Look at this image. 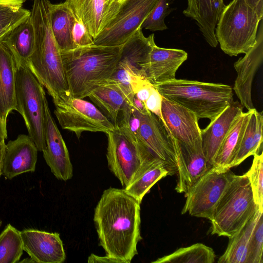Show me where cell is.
<instances>
[{"label":"cell","mask_w":263,"mask_h":263,"mask_svg":"<svg viewBox=\"0 0 263 263\" xmlns=\"http://www.w3.org/2000/svg\"><path fill=\"white\" fill-rule=\"evenodd\" d=\"M140 204L123 189L104 191L94 211L99 244L106 255L119 263H130L138 254Z\"/></svg>","instance_id":"1"},{"label":"cell","mask_w":263,"mask_h":263,"mask_svg":"<svg viewBox=\"0 0 263 263\" xmlns=\"http://www.w3.org/2000/svg\"><path fill=\"white\" fill-rule=\"evenodd\" d=\"M30 16L35 45L26 66L52 98L54 105L72 97L65 75L60 49L50 21L49 0H33Z\"/></svg>","instance_id":"2"},{"label":"cell","mask_w":263,"mask_h":263,"mask_svg":"<svg viewBox=\"0 0 263 263\" xmlns=\"http://www.w3.org/2000/svg\"><path fill=\"white\" fill-rule=\"evenodd\" d=\"M121 46L95 44L60 50L65 75L72 97L84 99L108 80L118 62Z\"/></svg>","instance_id":"3"},{"label":"cell","mask_w":263,"mask_h":263,"mask_svg":"<svg viewBox=\"0 0 263 263\" xmlns=\"http://www.w3.org/2000/svg\"><path fill=\"white\" fill-rule=\"evenodd\" d=\"M153 86L162 97L191 111L198 120L212 121L234 101L232 88L223 84L175 78Z\"/></svg>","instance_id":"4"},{"label":"cell","mask_w":263,"mask_h":263,"mask_svg":"<svg viewBox=\"0 0 263 263\" xmlns=\"http://www.w3.org/2000/svg\"><path fill=\"white\" fill-rule=\"evenodd\" d=\"M258 209L246 175L234 174L210 220L212 234L232 237Z\"/></svg>","instance_id":"5"},{"label":"cell","mask_w":263,"mask_h":263,"mask_svg":"<svg viewBox=\"0 0 263 263\" xmlns=\"http://www.w3.org/2000/svg\"><path fill=\"white\" fill-rule=\"evenodd\" d=\"M261 20L246 0H233L225 6L215 28L221 49L231 57L246 53L256 43Z\"/></svg>","instance_id":"6"},{"label":"cell","mask_w":263,"mask_h":263,"mask_svg":"<svg viewBox=\"0 0 263 263\" xmlns=\"http://www.w3.org/2000/svg\"><path fill=\"white\" fill-rule=\"evenodd\" d=\"M15 95L16 110L24 119L28 135L37 150L43 152L46 147L44 104L45 92L43 86L26 65L17 61Z\"/></svg>","instance_id":"7"},{"label":"cell","mask_w":263,"mask_h":263,"mask_svg":"<svg viewBox=\"0 0 263 263\" xmlns=\"http://www.w3.org/2000/svg\"><path fill=\"white\" fill-rule=\"evenodd\" d=\"M106 158L109 169L123 189L127 186L146 160L127 124L116 126L106 134Z\"/></svg>","instance_id":"8"},{"label":"cell","mask_w":263,"mask_h":263,"mask_svg":"<svg viewBox=\"0 0 263 263\" xmlns=\"http://www.w3.org/2000/svg\"><path fill=\"white\" fill-rule=\"evenodd\" d=\"M135 139L146 160L163 161L170 175L177 172L175 139L158 116L148 110L141 113L140 126Z\"/></svg>","instance_id":"9"},{"label":"cell","mask_w":263,"mask_h":263,"mask_svg":"<svg viewBox=\"0 0 263 263\" xmlns=\"http://www.w3.org/2000/svg\"><path fill=\"white\" fill-rule=\"evenodd\" d=\"M55 106L54 113L62 128L73 132L78 139L84 132L106 134L115 128L100 109L83 99L71 97Z\"/></svg>","instance_id":"10"},{"label":"cell","mask_w":263,"mask_h":263,"mask_svg":"<svg viewBox=\"0 0 263 263\" xmlns=\"http://www.w3.org/2000/svg\"><path fill=\"white\" fill-rule=\"evenodd\" d=\"M159 0H124L108 26L93 40L103 46L123 45L140 27Z\"/></svg>","instance_id":"11"},{"label":"cell","mask_w":263,"mask_h":263,"mask_svg":"<svg viewBox=\"0 0 263 263\" xmlns=\"http://www.w3.org/2000/svg\"><path fill=\"white\" fill-rule=\"evenodd\" d=\"M234 174L230 170L220 172L210 168L185 194L181 214L211 219L213 211L231 181Z\"/></svg>","instance_id":"12"},{"label":"cell","mask_w":263,"mask_h":263,"mask_svg":"<svg viewBox=\"0 0 263 263\" xmlns=\"http://www.w3.org/2000/svg\"><path fill=\"white\" fill-rule=\"evenodd\" d=\"M45 160L52 173L59 180L67 181L73 176V167L65 141L49 109L46 97L44 99Z\"/></svg>","instance_id":"13"},{"label":"cell","mask_w":263,"mask_h":263,"mask_svg":"<svg viewBox=\"0 0 263 263\" xmlns=\"http://www.w3.org/2000/svg\"><path fill=\"white\" fill-rule=\"evenodd\" d=\"M124 0H66L76 18L95 40L118 12Z\"/></svg>","instance_id":"14"},{"label":"cell","mask_w":263,"mask_h":263,"mask_svg":"<svg viewBox=\"0 0 263 263\" xmlns=\"http://www.w3.org/2000/svg\"><path fill=\"white\" fill-rule=\"evenodd\" d=\"M256 42L245 54L234 64L237 72L233 90L241 105L248 110L254 108L252 99V84L255 75L263 60L262 21H260Z\"/></svg>","instance_id":"15"},{"label":"cell","mask_w":263,"mask_h":263,"mask_svg":"<svg viewBox=\"0 0 263 263\" xmlns=\"http://www.w3.org/2000/svg\"><path fill=\"white\" fill-rule=\"evenodd\" d=\"M175 148L178 173L175 190L178 193L186 194L211 168L204 155L201 143L187 145L175 139Z\"/></svg>","instance_id":"16"},{"label":"cell","mask_w":263,"mask_h":263,"mask_svg":"<svg viewBox=\"0 0 263 263\" xmlns=\"http://www.w3.org/2000/svg\"><path fill=\"white\" fill-rule=\"evenodd\" d=\"M161 111L162 121L174 139L187 145L202 143L201 129L194 113L163 97Z\"/></svg>","instance_id":"17"},{"label":"cell","mask_w":263,"mask_h":263,"mask_svg":"<svg viewBox=\"0 0 263 263\" xmlns=\"http://www.w3.org/2000/svg\"><path fill=\"white\" fill-rule=\"evenodd\" d=\"M140 27L121 46L117 66L124 69L131 77L132 83L140 79H146L150 54L155 44L154 34L145 37Z\"/></svg>","instance_id":"18"},{"label":"cell","mask_w":263,"mask_h":263,"mask_svg":"<svg viewBox=\"0 0 263 263\" xmlns=\"http://www.w3.org/2000/svg\"><path fill=\"white\" fill-rule=\"evenodd\" d=\"M23 250L33 262L62 263L66 258L60 234L34 229L20 231Z\"/></svg>","instance_id":"19"},{"label":"cell","mask_w":263,"mask_h":263,"mask_svg":"<svg viewBox=\"0 0 263 263\" xmlns=\"http://www.w3.org/2000/svg\"><path fill=\"white\" fill-rule=\"evenodd\" d=\"M37 149L29 135H20L5 145L2 174L11 179L35 170Z\"/></svg>","instance_id":"20"},{"label":"cell","mask_w":263,"mask_h":263,"mask_svg":"<svg viewBox=\"0 0 263 263\" xmlns=\"http://www.w3.org/2000/svg\"><path fill=\"white\" fill-rule=\"evenodd\" d=\"M88 97L115 127L127 124L132 105L115 84L107 80L98 85Z\"/></svg>","instance_id":"21"},{"label":"cell","mask_w":263,"mask_h":263,"mask_svg":"<svg viewBox=\"0 0 263 263\" xmlns=\"http://www.w3.org/2000/svg\"><path fill=\"white\" fill-rule=\"evenodd\" d=\"M243 107L238 101H234L201 130L203 152L211 168L220 145L236 119L243 112Z\"/></svg>","instance_id":"22"},{"label":"cell","mask_w":263,"mask_h":263,"mask_svg":"<svg viewBox=\"0 0 263 263\" xmlns=\"http://www.w3.org/2000/svg\"><path fill=\"white\" fill-rule=\"evenodd\" d=\"M187 58V53L183 50L155 45L151 52L146 79L154 85L175 79L177 70Z\"/></svg>","instance_id":"23"},{"label":"cell","mask_w":263,"mask_h":263,"mask_svg":"<svg viewBox=\"0 0 263 263\" xmlns=\"http://www.w3.org/2000/svg\"><path fill=\"white\" fill-rule=\"evenodd\" d=\"M16 67L15 57L4 39L0 41V117L5 123L11 111L16 109Z\"/></svg>","instance_id":"24"},{"label":"cell","mask_w":263,"mask_h":263,"mask_svg":"<svg viewBox=\"0 0 263 263\" xmlns=\"http://www.w3.org/2000/svg\"><path fill=\"white\" fill-rule=\"evenodd\" d=\"M223 0H187L183 13L195 21L207 43L212 47L218 45L215 28L224 8Z\"/></svg>","instance_id":"25"},{"label":"cell","mask_w":263,"mask_h":263,"mask_svg":"<svg viewBox=\"0 0 263 263\" xmlns=\"http://www.w3.org/2000/svg\"><path fill=\"white\" fill-rule=\"evenodd\" d=\"M51 30L60 50H68L77 47L72 36L74 24L77 20L67 4H53L49 2Z\"/></svg>","instance_id":"26"},{"label":"cell","mask_w":263,"mask_h":263,"mask_svg":"<svg viewBox=\"0 0 263 263\" xmlns=\"http://www.w3.org/2000/svg\"><path fill=\"white\" fill-rule=\"evenodd\" d=\"M250 111L242 112L236 119L220 145L213 162V167L220 172L231 168L239 147Z\"/></svg>","instance_id":"27"},{"label":"cell","mask_w":263,"mask_h":263,"mask_svg":"<svg viewBox=\"0 0 263 263\" xmlns=\"http://www.w3.org/2000/svg\"><path fill=\"white\" fill-rule=\"evenodd\" d=\"M250 111L241 143L231 168L238 165L250 156L262 153V113L255 108Z\"/></svg>","instance_id":"28"},{"label":"cell","mask_w":263,"mask_h":263,"mask_svg":"<svg viewBox=\"0 0 263 263\" xmlns=\"http://www.w3.org/2000/svg\"><path fill=\"white\" fill-rule=\"evenodd\" d=\"M169 175L165 164L154 159L145 162L129 184L123 189L140 204L145 195L159 180Z\"/></svg>","instance_id":"29"},{"label":"cell","mask_w":263,"mask_h":263,"mask_svg":"<svg viewBox=\"0 0 263 263\" xmlns=\"http://www.w3.org/2000/svg\"><path fill=\"white\" fill-rule=\"evenodd\" d=\"M17 62L26 65L33 52L34 30L30 15L16 25L6 36Z\"/></svg>","instance_id":"30"},{"label":"cell","mask_w":263,"mask_h":263,"mask_svg":"<svg viewBox=\"0 0 263 263\" xmlns=\"http://www.w3.org/2000/svg\"><path fill=\"white\" fill-rule=\"evenodd\" d=\"M260 211L257 212L234 236L229 238L227 248L219 258V263H246L250 238Z\"/></svg>","instance_id":"31"},{"label":"cell","mask_w":263,"mask_h":263,"mask_svg":"<svg viewBox=\"0 0 263 263\" xmlns=\"http://www.w3.org/2000/svg\"><path fill=\"white\" fill-rule=\"evenodd\" d=\"M215 254L214 250L204 244L197 243L181 248L174 253L158 258L153 263H212Z\"/></svg>","instance_id":"32"},{"label":"cell","mask_w":263,"mask_h":263,"mask_svg":"<svg viewBox=\"0 0 263 263\" xmlns=\"http://www.w3.org/2000/svg\"><path fill=\"white\" fill-rule=\"evenodd\" d=\"M20 231L8 224L0 233V263H16L23 253Z\"/></svg>","instance_id":"33"},{"label":"cell","mask_w":263,"mask_h":263,"mask_svg":"<svg viewBox=\"0 0 263 263\" xmlns=\"http://www.w3.org/2000/svg\"><path fill=\"white\" fill-rule=\"evenodd\" d=\"M262 153L254 156L252 164L245 174L250 182L254 202L263 210Z\"/></svg>","instance_id":"34"},{"label":"cell","mask_w":263,"mask_h":263,"mask_svg":"<svg viewBox=\"0 0 263 263\" xmlns=\"http://www.w3.org/2000/svg\"><path fill=\"white\" fill-rule=\"evenodd\" d=\"M263 211L256 220L249 240L246 263H262Z\"/></svg>","instance_id":"35"},{"label":"cell","mask_w":263,"mask_h":263,"mask_svg":"<svg viewBox=\"0 0 263 263\" xmlns=\"http://www.w3.org/2000/svg\"><path fill=\"white\" fill-rule=\"evenodd\" d=\"M169 5L168 0H159L144 20L142 28L152 31L166 29L164 19L170 12Z\"/></svg>","instance_id":"36"},{"label":"cell","mask_w":263,"mask_h":263,"mask_svg":"<svg viewBox=\"0 0 263 263\" xmlns=\"http://www.w3.org/2000/svg\"><path fill=\"white\" fill-rule=\"evenodd\" d=\"M31 11L22 8L0 5V24L24 19L30 15Z\"/></svg>","instance_id":"37"},{"label":"cell","mask_w":263,"mask_h":263,"mask_svg":"<svg viewBox=\"0 0 263 263\" xmlns=\"http://www.w3.org/2000/svg\"><path fill=\"white\" fill-rule=\"evenodd\" d=\"M72 36L77 47L94 44L92 37L89 33L85 26L78 20H76L74 24Z\"/></svg>","instance_id":"38"},{"label":"cell","mask_w":263,"mask_h":263,"mask_svg":"<svg viewBox=\"0 0 263 263\" xmlns=\"http://www.w3.org/2000/svg\"><path fill=\"white\" fill-rule=\"evenodd\" d=\"M162 97L154 87L144 105L146 109L158 116L162 120L161 103Z\"/></svg>","instance_id":"39"},{"label":"cell","mask_w":263,"mask_h":263,"mask_svg":"<svg viewBox=\"0 0 263 263\" xmlns=\"http://www.w3.org/2000/svg\"><path fill=\"white\" fill-rule=\"evenodd\" d=\"M25 18H26L9 23L0 24V41L5 39L16 25Z\"/></svg>","instance_id":"40"},{"label":"cell","mask_w":263,"mask_h":263,"mask_svg":"<svg viewBox=\"0 0 263 263\" xmlns=\"http://www.w3.org/2000/svg\"><path fill=\"white\" fill-rule=\"evenodd\" d=\"M88 262H107V263H119V262L113 258L107 256H100L94 254H91L88 258Z\"/></svg>","instance_id":"41"},{"label":"cell","mask_w":263,"mask_h":263,"mask_svg":"<svg viewBox=\"0 0 263 263\" xmlns=\"http://www.w3.org/2000/svg\"><path fill=\"white\" fill-rule=\"evenodd\" d=\"M246 1L256 12L259 17L262 19L263 16L262 0H246Z\"/></svg>","instance_id":"42"},{"label":"cell","mask_w":263,"mask_h":263,"mask_svg":"<svg viewBox=\"0 0 263 263\" xmlns=\"http://www.w3.org/2000/svg\"><path fill=\"white\" fill-rule=\"evenodd\" d=\"M26 0H0V5L22 8Z\"/></svg>","instance_id":"43"},{"label":"cell","mask_w":263,"mask_h":263,"mask_svg":"<svg viewBox=\"0 0 263 263\" xmlns=\"http://www.w3.org/2000/svg\"><path fill=\"white\" fill-rule=\"evenodd\" d=\"M133 106L141 113H144L147 110L144 103L135 96L133 98Z\"/></svg>","instance_id":"44"},{"label":"cell","mask_w":263,"mask_h":263,"mask_svg":"<svg viewBox=\"0 0 263 263\" xmlns=\"http://www.w3.org/2000/svg\"><path fill=\"white\" fill-rule=\"evenodd\" d=\"M7 123L0 117V143L5 141L7 138Z\"/></svg>","instance_id":"45"},{"label":"cell","mask_w":263,"mask_h":263,"mask_svg":"<svg viewBox=\"0 0 263 263\" xmlns=\"http://www.w3.org/2000/svg\"><path fill=\"white\" fill-rule=\"evenodd\" d=\"M5 142L3 141L0 143V176L2 174V165H3V160L5 148Z\"/></svg>","instance_id":"46"},{"label":"cell","mask_w":263,"mask_h":263,"mask_svg":"<svg viewBox=\"0 0 263 263\" xmlns=\"http://www.w3.org/2000/svg\"><path fill=\"white\" fill-rule=\"evenodd\" d=\"M2 223V221H1V220H0V228H1V227Z\"/></svg>","instance_id":"47"}]
</instances>
